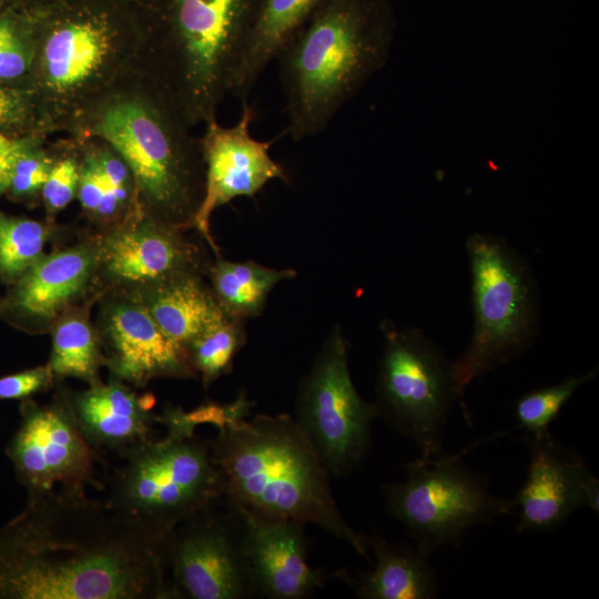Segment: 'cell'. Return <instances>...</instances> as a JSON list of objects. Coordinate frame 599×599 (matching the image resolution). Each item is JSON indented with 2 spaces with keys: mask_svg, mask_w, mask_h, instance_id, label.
<instances>
[{
  "mask_svg": "<svg viewBox=\"0 0 599 599\" xmlns=\"http://www.w3.org/2000/svg\"><path fill=\"white\" fill-rule=\"evenodd\" d=\"M253 119L254 110L247 101L242 103V113L234 125L209 121L202 145L204 193L193 229L211 251L219 247L210 233L211 216L216 209L236 197L255 196L273 180H286L283 166L270 154V143L251 134Z\"/></svg>",
  "mask_w": 599,
  "mask_h": 599,
  "instance_id": "cell-16",
  "label": "cell"
},
{
  "mask_svg": "<svg viewBox=\"0 0 599 599\" xmlns=\"http://www.w3.org/2000/svg\"><path fill=\"white\" fill-rule=\"evenodd\" d=\"M254 0H173L182 104L191 118L214 120L248 33Z\"/></svg>",
  "mask_w": 599,
  "mask_h": 599,
  "instance_id": "cell-10",
  "label": "cell"
},
{
  "mask_svg": "<svg viewBox=\"0 0 599 599\" xmlns=\"http://www.w3.org/2000/svg\"><path fill=\"white\" fill-rule=\"evenodd\" d=\"M212 253L214 261L207 272L210 286L224 313L231 317L246 321L262 315L274 287L297 276L292 268L276 270L253 261L226 260L220 248Z\"/></svg>",
  "mask_w": 599,
  "mask_h": 599,
  "instance_id": "cell-23",
  "label": "cell"
},
{
  "mask_svg": "<svg viewBox=\"0 0 599 599\" xmlns=\"http://www.w3.org/2000/svg\"><path fill=\"white\" fill-rule=\"evenodd\" d=\"M80 167L72 159L53 164L41 194L49 212L63 210L77 195Z\"/></svg>",
  "mask_w": 599,
  "mask_h": 599,
  "instance_id": "cell-29",
  "label": "cell"
},
{
  "mask_svg": "<svg viewBox=\"0 0 599 599\" xmlns=\"http://www.w3.org/2000/svg\"><path fill=\"white\" fill-rule=\"evenodd\" d=\"M97 302L95 327L111 377L136 388L156 378L197 377L187 349L171 339L134 296L112 290Z\"/></svg>",
  "mask_w": 599,
  "mask_h": 599,
  "instance_id": "cell-14",
  "label": "cell"
},
{
  "mask_svg": "<svg viewBox=\"0 0 599 599\" xmlns=\"http://www.w3.org/2000/svg\"><path fill=\"white\" fill-rule=\"evenodd\" d=\"M459 457L418 458L407 465L403 481L382 486L387 511L427 556L445 546L459 547L469 529L515 508L512 500L494 495L488 478Z\"/></svg>",
  "mask_w": 599,
  "mask_h": 599,
  "instance_id": "cell-8",
  "label": "cell"
},
{
  "mask_svg": "<svg viewBox=\"0 0 599 599\" xmlns=\"http://www.w3.org/2000/svg\"><path fill=\"white\" fill-rule=\"evenodd\" d=\"M355 0L316 8L278 52L291 139L322 133L335 114L387 61L389 34Z\"/></svg>",
  "mask_w": 599,
  "mask_h": 599,
  "instance_id": "cell-3",
  "label": "cell"
},
{
  "mask_svg": "<svg viewBox=\"0 0 599 599\" xmlns=\"http://www.w3.org/2000/svg\"><path fill=\"white\" fill-rule=\"evenodd\" d=\"M94 235L43 254L0 297V319L30 335L50 333L55 322L93 296Z\"/></svg>",
  "mask_w": 599,
  "mask_h": 599,
  "instance_id": "cell-15",
  "label": "cell"
},
{
  "mask_svg": "<svg viewBox=\"0 0 599 599\" xmlns=\"http://www.w3.org/2000/svg\"><path fill=\"white\" fill-rule=\"evenodd\" d=\"M29 149L31 146L28 141L0 134V195L8 191L14 165Z\"/></svg>",
  "mask_w": 599,
  "mask_h": 599,
  "instance_id": "cell-32",
  "label": "cell"
},
{
  "mask_svg": "<svg viewBox=\"0 0 599 599\" xmlns=\"http://www.w3.org/2000/svg\"><path fill=\"white\" fill-rule=\"evenodd\" d=\"M379 328L383 344L373 402L377 417L410 438L420 458L438 457L454 404L459 400L465 409L453 362L419 328L387 318Z\"/></svg>",
  "mask_w": 599,
  "mask_h": 599,
  "instance_id": "cell-7",
  "label": "cell"
},
{
  "mask_svg": "<svg viewBox=\"0 0 599 599\" xmlns=\"http://www.w3.org/2000/svg\"><path fill=\"white\" fill-rule=\"evenodd\" d=\"M165 427L163 439L146 438L119 453L120 465L105 477V502L162 539L223 497L210 443L195 428Z\"/></svg>",
  "mask_w": 599,
  "mask_h": 599,
  "instance_id": "cell-4",
  "label": "cell"
},
{
  "mask_svg": "<svg viewBox=\"0 0 599 599\" xmlns=\"http://www.w3.org/2000/svg\"><path fill=\"white\" fill-rule=\"evenodd\" d=\"M245 343V321L226 316L187 346L190 362L205 388L231 370Z\"/></svg>",
  "mask_w": 599,
  "mask_h": 599,
  "instance_id": "cell-26",
  "label": "cell"
},
{
  "mask_svg": "<svg viewBox=\"0 0 599 599\" xmlns=\"http://www.w3.org/2000/svg\"><path fill=\"white\" fill-rule=\"evenodd\" d=\"M216 428L210 447L229 507L318 526L368 559V535L343 518L329 473L294 417L258 414Z\"/></svg>",
  "mask_w": 599,
  "mask_h": 599,
  "instance_id": "cell-2",
  "label": "cell"
},
{
  "mask_svg": "<svg viewBox=\"0 0 599 599\" xmlns=\"http://www.w3.org/2000/svg\"><path fill=\"white\" fill-rule=\"evenodd\" d=\"M166 120L143 104L123 102L102 114L95 131L130 169L141 213L190 230L203 199L205 167Z\"/></svg>",
  "mask_w": 599,
  "mask_h": 599,
  "instance_id": "cell-6",
  "label": "cell"
},
{
  "mask_svg": "<svg viewBox=\"0 0 599 599\" xmlns=\"http://www.w3.org/2000/svg\"><path fill=\"white\" fill-rule=\"evenodd\" d=\"M49 366L40 365L0 377V400H23L54 387Z\"/></svg>",
  "mask_w": 599,
  "mask_h": 599,
  "instance_id": "cell-30",
  "label": "cell"
},
{
  "mask_svg": "<svg viewBox=\"0 0 599 599\" xmlns=\"http://www.w3.org/2000/svg\"><path fill=\"white\" fill-rule=\"evenodd\" d=\"M19 413V427L4 451L28 497L57 489L87 493L88 486H100L101 453L87 441L58 392L50 404L20 400Z\"/></svg>",
  "mask_w": 599,
  "mask_h": 599,
  "instance_id": "cell-11",
  "label": "cell"
},
{
  "mask_svg": "<svg viewBox=\"0 0 599 599\" xmlns=\"http://www.w3.org/2000/svg\"><path fill=\"white\" fill-rule=\"evenodd\" d=\"M164 541L87 493L28 497L0 527V599H177Z\"/></svg>",
  "mask_w": 599,
  "mask_h": 599,
  "instance_id": "cell-1",
  "label": "cell"
},
{
  "mask_svg": "<svg viewBox=\"0 0 599 599\" xmlns=\"http://www.w3.org/2000/svg\"><path fill=\"white\" fill-rule=\"evenodd\" d=\"M109 49L110 35L102 23L79 20L60 26L44 45L48 83L57 91L78 87L100 68Z\"/></svg>",
  "mask_w": 599,
  "mask_h": 599,
  "instance_id": "cell-22",
  "label": "cell"
},
{
  "mask_svg": "<svg viewBox=\"0 0 599 599\" xmlns=\"http://www.w3.org/2000/svg\"><path fill=\"white\" fill-rule=\"evenodd\" d=\"M51 236L45 223L0 212V283L16 282L44 254Z\"/></svg>",
  "mask_w": 599,
  "mask_h": 599,
  "instance_id": "cell-25",
  "label": "cell"
},
{
  "mask_svg": "<svg viewBox=\"0 0 599 599\" xmlns=\"http://www.w3.org/2000/svg\"><path fill=\"white\" fill-rule=\"evenodd\" d=\"M527 477L514 501L518 532H544L562 525L580 507L599 511V480L586 461L550 433L525 436Z\"/></svg>",
  "mask_w": 599,
  "mask_h": 599,
  "instance_id": "cell-17",
  "label": "cell"
},
{
  "mask_svg": "<svg viewBox=\"0 0 599 599\" xmlns=\"http://www.w3.org/2000/svg\"><path fill=\"white\" fill-rule=\"evenodd\" d=\"M52 165L44 154L29 149L18 159L7 192L19 199L41 192Z\"/></svg>",
  "mask_w": 599,
  "mask_h": 599,
  "instance_id": "cell-28",
  "label": "cell"
},
{
  "mask_svg": "<svg viewBox=\"0 0 599 599\" xmlns=\"http://www.w3.org/2000/svg\"><path fill=\"white\" fill-rule=\"evenodd\" d=\"M94 300L63 314L52 326V347L47 365L58 380L72 377L93 385L100 379L105 358L95 324L90 317Z\"/></svg>",
  "mask_w": 599,
  "mask_h": 599,
  "instance_id": "cell-24",
  "label": "cell"
},
{
  "mask_svg": "<svg viewBox=\"0 0 599 599\" xmlns=\"http://www.w3.org/2000/svg\"><path fill=\"white\" fill-rule=\"evenodd\" d=\"M124 292L141 302L160 328L186 349L227 316L199 274H181Z\"/></svg>",
  "mask_w": 599,
  "mask_h": 599,
  "instance_id": "cell-20",
  "label": "cell"
},
{
  "mask_svg": "<svg viewBox=\"0 0 599 599\" xmlns=\"http://www.w3.org/2000/svg\"><path fill=\"white\" fill-rule=\"evenodd\" d=\"M28 52L13 28L0 20V79H14L26 72Z\"/></svg>",
  "mask_w": 599,
  "mask_h": 599,
  "instance_id": "cell-31",
  "label": "cell"
},
{
  "mask_svg": "<svg viewBox=\"0 0 599 599\" xmlns=\"http://www.w3.org/2000/svg\"><path fill=\"white\" fill-rule=\"evenodd\" d=\"M20 112L17 98L0 87V126L12 123Z\"/></svg>",
  "mask_w": 599,
  "mask_h": 599,
  "instance_id": "cell-33",
  "label": "cell"
},
{
  "mask_svg": "<svg viewBox=\"0 0 599 599\" xmlns=\"http://www.w3.org/2000/svg\"><path fill=\"white\" fill-rule=\"evenodd\" d=\"M349 343L334 325L300 382L294 419L334 476L355 470L369 451L373 402L357 392L348 367Z\"/></svg>",
  "mask_w": 599,
  "mask_h": 599,
  "instance_id": "cell-9",
  "label": "cell"
},
{
  "mask_svg": "<svg viewBox=\"0 0 599 599\" xmlns=\"http://www.w3.org/2000/svg\"><path fill=\"white\" fill-rule=\"evenodd\" d=\"M169 579L177 598L245 599L255 589L241 529L214 506L177 524L165 537Z\"/></svg>",
  "mask_w": 599,
  "mask_h": 599,
  "instance_id": "cell-12",
  "label": "cell"
},
{
  "mask_svg": "<svg viewBox=\"0 0 599 599\" xmlns=\"http://www.w3.org/2000/svg\"><path fill=\"white\" fill-rule=\"evenodd\" d=\"M598 368L579 376H570L565 380L530 390L521 395L515 403V418L527 436L539 438L550 433V425L558 418L562 407L572 395L587 382L593 379Z\"/></svg>",
  "mask_w": 599,
  "mask_h": 599,
  "instance_id": "cell-27",
  "label": "cell"
},
{
  "mask_svg": "<svg viewBox=\"0 0 599 599\" xmlns=\"http://www.w3.org/2000/svg\"><path fill=\"white\" fill-rule=\"evenodd\" d=\"M471 275L474 327L453 362L464 404L467 386L522 355L539 334V293L527 258L505 238L473 233L465 244ZM465 405V404H464Z\"/></svg>",
  "mask_w": 599,
  "mask_h": 599,
  "instance_id": "cell-5",
  "label": "cell"
},
{
  "mask_svg": "<svg viewBox=\"0 0 599 599\" xmlns=\"http://www.w3.org/2000/svg\"><path fill=\"white\" fill-rule=\"evenodd\" d=\"M187 230L138 213L94 235L93 296L98 301L112 290L131 291L181 274L206 276L212 262Z\"/></svg>",
  "mask_w": 599,
  "mask_h": 599,
  "instance_id": "cell-13",
  "label": "cell"
},
{
  "mask_svg": "<svg viewBox=\"0 0 599 599\" xmlns=\"http://www.w3.org/2000/svg\"><path fill=\"white\" fill-rule=\"evenodd\" d=\"M57 392L87 441L100 453L119 454L150 438L152 427L161 424V416L152 412V394L140 395L131 385L111 376L108 383L88 385L83 390L58 387Z\"/></svg>",
  "mask_w": 599,
  "mask_h": 599,
  "instance_id": "cell-19",
  "label": "cell"
},
{
  "mask_svg": "<svg viewBox=\"0 0 599 599\" xmlns=\"http://www.w3.org/2000/svg\"><path fill=\"white\" fill-rule=\"evenodd\" d=\"M236 517L255 595L270 599H302L324 586L325 576L307 560L304 525L257 515L243 508Z\"/></svg>",
  "mask_w": 599,
  "mask_h": 599,
  "instance_id": "cell-18",
  "label": "cell"
},
{
  "mask_svg": "<svg viewBox=\"0 0 599 599\" xmlns=\"http://www.w3.org/2000/svg\"><path fill=\"white\" fill-rule=\"evenodd\" d=\"M375 554L372 570L349 579L364 599H430L437 593V579L427 555L415 546L389 544L378 532L368 535Z\"/></svg>",
  "mask_w": 599,
  "mask_h": 599,
  "instance_id": "cell-21",
  "label": "cell"
}]
</instances>
